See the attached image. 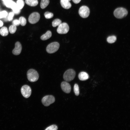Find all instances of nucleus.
I'll return each mask as SVG.
<instances>
[{"instance_id": "obj_1", "label": "nucleus", "mask_w": 130, "mask_h": 130, "mask_svg": "<svg viewBox=\"0 0 130 130\" xmlns=\"http://www.w3.org/2000/svg\"><path fill=\"white\" fill-rule=\"evenodd\" d=\"M27 75L28 80L31 82L37 81L39 77V74L37 71L33 69H30L27 71Z\"/></svg>"}, {"instance_id": "obj_2", "label": "nucleus", "mask_w": 130, "mask_h": 130, "mask_svg": "<svg viewBox=\"0 0 130 130\" xmlns=\"http://www.w3.org/2000/svg\"><path fill=\"white\" fill-rule=\"evenodd\" d=\"M128 12L127 10L123 7H119L116 9L114 12L115 16L118 19H122L126 16Z\"/></svg>"}, {"instance_id": "obj_3", "label": "nucleus", "mask_w": 130, "mask_h": 130, "mask_svg": "<svg viewBox=\"0 0 130 130\" xmlns=\"http://www.w3.org/2000/svg\"><path fill=\"white\" fill-rule=\"evenodd\" d=\"M76 75V72L74 70L72 69H69L64 73L63 78L66 82L70 81L74 79Z\"/></svg>"}, {"instance_id": "obj_4", "label": "nucleus", "mask_w": 130, "mask_h": 130, "mask_svg": "<svg viewBox=\"0 0 130 130\" xmlns=\"http://www.w3.org/2000/svg\"><path fill=\"white\" fill-rule=\"evenodd\" d=\"M59 44L57 42H53L49 44L46 48L47 52L49 53H54L59 49Z\"/></svg>"}, {"instance_id": "obj_5", "label": "nucleus", "mask_w": 130, "mask_h": 130, "mask_svg": "<svg viewBox=\"0 0 130 130\" xmlns=\"http://www.w3.org/2000/svg\"><path fill=\"white\" fill-rule=\"evenodd\" d=\"M55 101L54 97L52 95L46 96L43 97L42 100L43 104L45 106H47L53 103Z\"/></svg>"}, {"instance_id": "obj_6", "label": "nucleus", "mask_w": 130, "mask_h": 130, "mask_svg": "<svg viewBox=\"0 0 130 130\" xmlns=\"http://www.w3.org/2000/svg\"><path fill=\"white\" fill-rule=\"evenodd\" d=\"M69 28L68 24L66 23H61L58 26L57 29V32L59 34H65L69 31Z\"/></svg>"}, {"instance_id": "obj_7", "label": "nucleus", "mask_w": 130, "mask_h": 130, "mask_svg": "<svg viewBox=\"0 0 130 130\" xmlns=\"http://www.w3.org/2000/svg\"><path fill=\"white\" fill-rule=\"evenodd\" d=\"M78 13L80 16L82 18H86L89 16L90 14L89 9L86 6H82L79 8Z\"/></svg>"}, {"instance_id": "obj_8", "label": "nucleus", "mask_w": 130, "mask_h": 130, "mask_svg": "<svg viewBox=\"0 0 130 130\" xmlns=\"http://www.w3.org/2000/svg\"><path fill=\"white\" fill-rule=\"evenodd\" d=\"M21 93L25 98H27L29 97L31 93V89L30 87L27 85L23 86L21 89Z\"/></svg>"}, {"instance_id": "obj_9", "label": "nucleus", "mask_w": 130, "mask_h": 130, "mask_svg": "<svg viewBox=\"0 0 130 130\" xmlns=\"http://www.w3.org/2000/svg\"><path fill=\"white\" fill-rule=\"evenodd\" d=\"M40 18V15L37 12H34L32 13L28 18V21L31 24H34L37 22Z\"/></svg>"}, {"instance_id": "obj_10", "label": "nucleus", "mask_w": 130, "mask_h": 130, "mask_svg": "<svg viewBox=\"0 0 130 130\" xmlns=\"http://www.w3.org/2000/svg\"><path fill=\"white\" fill-rule=\"evenodd\" d=\"M22 49L21 43L19 42H17L15 44V47L12 51V53L14 55H18L21 53Z\"/></svg>"}, {"instance_id": "obj_11", "label": "nucleus", "mask_w": 130, "mask_h": 130, "mask_svg": "<svg viewBox=\"0 0 130 130\" xmlns=\"http://www.w3.org/2000/svg\"><path fill=\"white\" fill-rule=\"evenodd\" d=\"M61 87L62 90L65 93H68L70 92L71 87L68 82L65 81L62 82L61 84Z\"/></svg>"}, {"instance_id": "obj_12", "label": "nucleus", "mask_w": 130, "mask_h": 130, "mask_svg": "<svg viewBox=\"0 0 130 130\" xmlns=\"http://www.w3.org/2000/svg\"><path fill=\"white\" fill-rule=\"evenodd\" d=\"M60 3L61 6L65 9H69L72 6L71 4L68 0H60Z\"/></svg>"}, {"instance_id": "obj_13", "label": "nucleus", "mask_w": 130, "mask_h": 130, "mask_svg": "<svg viewBox=\"0 0 130 130\" xmlns=\"http://www.w3.org/2000/svg\"><path fill=\"white\" fill-rule=\"evenodd\" d=\"M78 77L80 80L85 81L88 79L89 77L87 73L85 72H82L79 74Z\"/></svg>"}, {"instance_id": "obj_14", "label": "nucleus", "mask_w": 130, "mask_h": 130, "mask_svg": "<svg viewBox=\"0 0 130 130\" xmlns=\"http://www.w3.org/2000/svg\"><path fill=\"white\" fill-rule=\"evenodd\" d=\"M13 11V13L16 14H19L20 12V9L18 7L16 3L13 1L10 7Z\"/></svg>"}, {"instance_id": "obj_15", "label": "nucleus", "mask_w": 130, "mask_h": 130, "mask_svg": "<svg viewBox=\"0 0 130 130\" xmlns=\"http://www.w3.org/2000/svg\"><path fill=\"white\" fill-rule=\"evenodd\" d=\"M52 35V33L50 31H48L45 34L41 36L40 39L43 40H46L51 38Z\"/></svg>"}, {"instance_id": "obj_16", "label": "nucleus", "mask_w": 130, "mask_h": 130, "mask_svg": "<svg viewBox=\"0 0 130 130\" xmlns=\"http://www.w3.org/2000/svg\"><path fill=\"white\" fill-rule=\"evenodd\" d=\"M25 2L27 5L32 6H34L38 5V0H26Z\"/></svg>"}, {"instance_id": "obj_17", "label": "nucleus", "mask_w": 130, "mask_h": 130, "mask_svg": "<svg viewBox=\"0 0 130 130\" xmlns=\"http://www.w3.org/2000/svg\"><path fill=\"white\" fill-rule=\"evenodd\" d=\"M8 33V32L7 28L5 26L3 27L0 29V34L3 36H7Z\"/></svg>"}, {"instance_id": "obj_18", "label": "nucleus", "mask_w": 130, "mask_h": 130, "mask_svg": "<svg viewBox=\"0 0 130 130\" xmlns=\"http://www.w3.org/2000/svg\"><path fill=\"white\" fill-rule=\"evenodd\" d=\"M49 3V0H41L40 3V6L42 9L46 8Z\"/></svg>"}, {"instance_id": "obj_19", "label": "nucleus", "mask_w": 130, "mask_h": 130, "mask_svg": "<svg viewBox=\"0 0 130 130\" xmlns=\"http://www.w3.org/2000/svg\"><path fill=\"white\" fill-rule=\"evenodd\" d=\"M117 39L116 37L115 36H111L108 37L107 39V41L108 42L110 43H114Z\"/></svg>"}, {"instance_id": "obj_20", "label": "nucleus", "mask_w": 130, "mask_h": 130, "mask_svg": "<svg viewBox=\"0 0 130 130\" xmlns=\"http://www.w3.org/2000/svg\"><path fill=\"white\" fill-rule=\"evenodd\" d=\"M62 23L61 20L60 19H57L54 20L52 22V26L54 27L58 26Z\"/></svg>"}, {"instance_id": "obj_21", "label": "nucleus", "mask_w": 130, "mask_h": 130, "mask_svg": "<svg viewBox=\"0 0 130 130\" xmlns=\"http://www.w3.org/2000/svg\"><path fill=\"white\" fill-rule=\"evenodd\" d=\"M16 4L20 9H21L24 5V2L23 0H18Z\"/></svg>"}, {"instance_id": "obj_22", "label": "nucleus", "mask_w": 130, "mask_h": 130, "mask_svg": "<svg viewBox=\"0 0 130 130\" xmlns=\"http://www.w3.org/2000/svg\"><path fill=\"white\" fill-rule=\"evenodd\" d=\"M17 29L16 26L13 25L10 26L9 29V31L11 34H13L16 32Z\"/></svg>"}, {"instance_id": "obj_23", "label": "nucleus", "mask_w": 130, "mask_h": 130, "mask_svg": "<svg viewBox=\"0 0 130 130\" xmlns=\"http://www.w3.org/2000/svg\"><path fill=\"white\" fill-rule=\"evenodd\" d=\"M20 24L22 26L26 25V19L23 17H20L19 19Z\"/></svg>"}, {"instance_id": "obj_24", "label": "nucleus", "mask_w": 130, "mask_h": 130, "mask_svg": "<svg viewBox=\"0 0 130 130\" xmlns=\"http://www.w3.org/2000/svg\"><path fill=\"white\" fill-rule=\"evenodd\" d=\"M74 91L75 95L77 96H78L79 93V89L78 85L76 84L74 87Z\"/></svg>"}, {"instance_id": "obj_25", "label": "nucleus", "mask_w": 130, "mask_h": 130, "mask_svg": "<svg viewBox=\"0 0 130 130\" xmlns=\"http://www.w3.org/2000/svg\"><path fill=\"white\" fill-rule=\"evenodd\" d=\"M44 15L45 18L47 19H50L52 18L53 16V14L52 13L48 12H45Z\"/></svg>"}, {"instance_id": "obj_26", "label": "nucleus", "mask_w": 130, "mask_h": 130, "mask_svg": "<svg viewBox=\"0 0 130 130\" xmlns=\"http://www.w3.org/2000/svg\"><path fill=\"white\" fill-rule=\"evenodd\" d=\"M13 2V1L12 0H7L4 1L3 3L6 7L10 8Z\"/></svg>"}, {"instance_id": "obj_27", "label": "nucleus", "mask_w": 130, "mask_h": 130, "mask_svg": "<svg viewBox=\"0 0 130 130\" xmlns=\"http://www.w3.org/2000/svg\"><path fill=\"white\" fill-rule=\"evenodd\" d=\"M58 129V127L55 125H51L47 128L45 130H57Z\"/></svg>"}, {"instance_id": "obj_28", "label": "nucleus", "mask_w": 130, "mask_h": 130, "mask_svg": "<svg viewBox=\"0 0 130 130\" xmlns=\"http://www.w3.org/2000/svg\"><path fill=\"white\" fill-rule=\"evenodd\" d=\"M7 14V12L5 11L0 12V18L6 17Z\"/></svg>"}, {"instance_id": "obj_29", "label": "nucleus", "mask_w": 130, "mask_h": 130, "mask_svg": "<svg viewBox=\"0 0 130 130\" xmlns=\"http://www.w3.org/2000/svg\"><path fill=\"white\" fill-rule=\"evenodd\" d=\"M14 15V13L13 12H10L9 14L8 20L9 21H11L13 18Z\"/></svg>"}, {"instance_id": "obj_30", "label": "nucleus", "mask_w": 130, "mask_h": 130, "mask_svg": "<svg viewBox=\"0 0 130 130\" xmlns=\"http://www.w3.org/2000/svg\"><path fill=\"white\" fill-rule=\"evenodd\" d=\"M12 23L13 25L16 26H18L20 24L19 20L17 19L14 20L13 21Z\"/></svg>"}, {"instance_id": "obj_31", "label": "nucleus", "mask_w": 130, "mask_h": 130, "mask_svg": "<svg viewBox=\"0 0 130 130\" xmlns=\"http://www.w3.org/2000/svg\"><path fill=\"white\" fill-rule=\"evenodd\" d=\"M81 0H72L73 2L75 4H78L80 2Z\"/></svg>"}, {"instance_id": "obj_32", "label": "nucleus", "mask_w": 130, "mask_h": 130, "mask_svg": "<svg viewBox=\"0 0 130 130\" xmlns=\"http://www.w3.org/2000/svg\"><path fill=\"white\" fill-rule=\"evenodd\" d=\"M3 25V22L0 20V27H2Z\"/></svg>"}, {"instance_id": "obj_33", "label": "nucleus", "mask_w": 130, "mask_h": 130, "mask_svg": "<svg viewBox=\"0 0 130 130\" xmlns=\"http://www.w3.org/2000/svg\"><path fill=\"white\" fill-rule=\"evenodd\" d=\"M3 1H6L7 0H2Z\"/></svg>"}, {"instance_id": "obj_34", "label": "nucleus", "mask_w": 130, "mask_h": 130, "mask_svg": "<svg viewBox=\"0 0 130 130\" xmlns=\"http://www.w3.org/2000/svg\"><path fill=\"white\" fill-rule=\"evenodd\" d=\"M68 0L69 1H70L71 0Z\"/></svg>"}]
</instances>
